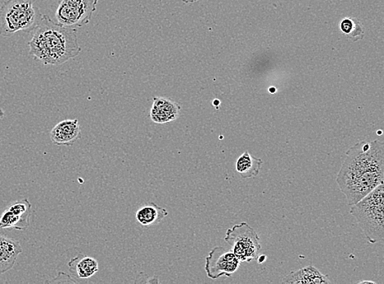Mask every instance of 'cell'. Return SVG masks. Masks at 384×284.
<instances>
[{
  "label": "cell",
  "instance_id": "obj_1",
  "mask_svg": "<svg viewBox=\"0 0 384 284\" xmlns=\"http://www.w3.org/2000/svg\"><path fill=\"white\" fill-rule=\"evenodd\" d=\"M384 180V144L360 141L346 152L337 176V183L352 207L364 198Z\"/></svg>",
  "mask_w": 384,
  "mask_h": 284
},
{
  "label": "cell",
  "instance_id": "obj_2",
  "mask_svg": "<svg viewBox=\"0 0 384 284\" xmlns=\"http://www.w3.org/2000/svg\"><path fill=\"white\" fill-rule=\"evenodd\" d=\"M29 55L44 65L59 66L82 52L76 28L63 26L43 15L29 42Z\"/></svg>",
  "mask_w": 384,
  "mask_h": 284
},
{
  "label": "cell",
  "instance_id": "obj_3",
  "mask_svg": "<svg viewBox=\"0 0 384 284\" xmlns=\"http://www.w3.org/2000/svg\"><path fill=\"white\" fill-rule=\"evenodd\" d=\"M360 229L372 244L384 237V185H378L367 196L351 207Z\"/></svg>",
  "mask_w": 384,
  "mask_h": 284
},
{
  "label": "cell",
  "instance_id": "obj_4",
  "mask_svg": "<svg viewBox=\"0 0 384 284\" xmlns=\"http://www.w3.org/2000/svg\"><path fill=\"white\" fill-rule=\"evenodd\" d=\"M37 0H7L0 8V36L10 37L20 31H32L42 14Z\"/></svg>",
  "mask_w": 384,
  "mask_h": 284
},
{
  "label": "cell",
  "instance_id": "obj_5",
  "mask_svg": "<svg viewBox=\"0 0 384 284\" xmlns=\"http://www.w3.org/2000/svg\"><path fill=\"white\" fill-rule=\"evenodd\" d=\"M224 241L241 262H251L259 257L261 248L259 235L246 222L227 230Z\"/></svg>",
  "mask_w": 384,
  "mask_h": 284
},
{
  "label": "cell",
  "instance_id": "obj_6",
  "mask_svg": "<svg viewBox=\"0 0 384 284\" xmlns=\"http://www.w3.org/2000/svg\"><path fill=\"white\" fill-rule=\"evenodd\" d=\"M98 0H59L55 17L59 24L78 28L89 24Z\"/></svg>",
  "mask_w": 384,
  "mask_h": 284
},
{
  "label": "cell",
  "instance_id": "obj_7",
  "mask_svg": "<svg viewBox=\"0 0 384 284\" xmlns=\"http://www.w3.org/2000/svg\"><path fill=\"white\" fill-rule=\"evenodd\" d=\"M240 263L231 248L215 246L206 258L205 271L212 279L231 277L240 268Z\"/></svg>",
  "mask_w": 384,
  "mask_h": 284
},
{
  "label": "cell",
  "instance_id": "obj_8",
  "mask_svg": "<svg viewBox=\"0 0 384 284\" xmlns=\"http://www.w3.org/2000/svg\"><path fill=\"white\" fill-rule=\"evenodd\" d=\"M31 216V204L27 199L14 203L0 218V229L26 230L30 226Z\"/></svg>",
  "mask_w": 384,
  "mask_h": 284
},
{
  "label": "cell",
  "instance_id": "obj_9",
  "mask_svg": "<svg viewBox=\"0 0 384 284\" xmlns=\"http://www.w3.org/2000/svg\"><path fill=\"white\" fill-rule=\"evenodd\" d=\"M82 138L78 119L64 120L51 130V141L57 146H72Z\"/></svg>",
  "mask_w": 384,
  "mask_h": 284
},
{
  "label": "cell",
  "instance_id": "obj_10",
  "mask_svg": "<svg viewBox=\"0 0 384 284\" xmlns=\"http://www.w3.org/2000/svg\"><path fill=\"white\" fill-rule=\"evenodd\" d=\"M181 106L167 97H154L150 118L156 124L174 122L180 116Z\"/></svg>",
  "mask_w": 384,
  "mask_h": 284
},
{
  "label": "cell",
  "instance_id": "obj_11",
  "mask_svg": "<svg viewBox=\"0 0 384 284\" xmlns=\"http://www.w3.org/2000/svg\"><path fill=\"white\" fill-rule=\"evenodd\" d=\"M22 253L20 242L0 235V276L13 268Z\"/></svg>",
  "mask_w": 384,
  "mask_h": 284
},
{
  "label": "cell",
  "instance_id": "obj_12",
  "mask_svg": "<svg viewBox=\"0 0 384 284\" xmlns=\"http://www.w3.org/2000/svg\"><path fill=\"white\" fill-rule=\"evenodd\" d=\"M284 283L293 284H321L331 283L329 276L322 274L316 267H307L289 273L283 279Z\"/></svg>",
  "mask_w": 384,
  "mask_h": 284
},
{
  "label": "cell",
  "instance_id": "obj_13",
  "mask_svg": "<svg viewBox=\"0 0 384 284\" xmlns=\"http://www.w3.org/2000/svg\"><path fill=\"white\" fill-rule=\"evenodd\" d=\"M68 267L72 276L79 279L90 278L98 271L97 260L82 254L70 260Z\"/></svg>",
  "mask_w": 384,
  "mask_h": 284
},
{
  "label": "cell",
  "instance_id": "obj_14",
  "mask_svg": "<svg viewBox=\"0 0 384 284\" xmlns=\"http://www.w3.org/2000/svg\"><path fill=\"white\" fill-rule=\"evenodd\" d=\"M168 216L165 208L158 206L157 204L150 203L144 205L135 214L137 222L143 227H150L160 223L164 218Z\"/></svg>",
  "mask_w": 384,
  "mask_h": 284
},
{
  "label": "cell",
  "instance_id": "obj_15",
  "mask_svg": "<svg viewBox=\"0 0 384 284\" xmlns=\"http://www.w3.org/2000/svg\"><path fill=\"white\" fill-rule=\"evenodd\" d=\"M262 163L261 158L252 156L249 152L245 151L238 157L236 171L243 179L255 178L259 174Z\"/></svg>",
  "mask_w": 384,
  "mask_h": 284
},
{
  "label": "cell",
  "instance_id": "obj_16",
  "mask_svg": "<svg viewBox=\"0 0 384 284\" xmlns=\"http://www.w3.org/2000/svg\"><path fill=\"white\" fill-rule=\"evenodd\" d=\"M340 27L341 31L353 41L362 40L364 37V31L358 20L346 18L341 21Z\"/></svg>",
  "mask_w": 384,
  "mask_h": 284
},
{
  "label": "cell",
  "instance_id": "obj_17",
  "mask_svg": "<svg viewBox=\"0 0 384 284\" xmlns=\"http://www.w3.org/2000/svg\"><path fill=\"white\" fill-rule=\"evenodd\" d=\"M266 259V257L265 255H261L260 257L257 258V262H259V264L263 263Z\"/></svg>",
  "mask_w": 384,
  "mask_h": 284
},
{
  "label": "cell",
  "instance_id": "obj_18",
  "mask_svg": "<svg viewBox=\"0 0 384 284\" xmlns=\"http://www.w3.org/2000/svg\"><path fill=\"white\" fill-rule=\"evenodd\" d=\"M184 3H194L200 1V0H181Z\"/></svg>",
  "mask_w": 384,
  "mask_h": 284
},
{
  "label": "cell",
  "instance_id": "obj_19",
  "mask_svg": "<svg viewBox=\"0 0 384 284\" xmlns=\"http://www.w3.org/2000/svg\"><path fill=\"white\" fill-rule=\"evenodd\" d=\"M220 104H221V102H220V100H215L213 101V105L215 106V108L218 109Z\"/></svg>",
  "mask_w": 384,
  "mask_h": 284
},
{
  "label": "cell",
  "instance_id": "obj_20",
  "mask_svg": "<svg viewBox=\"0 0 384 284\" xmlns=\"http://www.w3.org/2000/svg\"><path fill=\"white\" fill-rule=\"evenodd\" d=\"M269 91L270 93V94H275V92H276V88L275 87H270L269 88Z\"/></svg>",
  "mask_w": 384,
  "mask_h": 284
},
{
  "label": "cell",
  "instance_id": "obj_21",
  "mask_svg": "<svg viewBox=\"0 0 384 284\" xmlns=\"http://www.w3.org/2000/svg\"><path fill=\"white\" fill-rule=\"evenodd\" d=\"M3 116H4V111L1 109H0V119L3 118Z\"/></svg>",
  "mask_w": 384,
  "mask_h": 284
},
{
  "label": "cell",
  "instance_id": "obj_22",
  "mask_svg": "<svg viewBox=\"0 0 384 284\" xmlns=\"http://www.w3.org/2000/svg\"><path fill=\"white\" fill-rule=\"evenodd\" d=\"M359 283H376L373 281H362V282H360Z\"/></svg>",
  "mask_w": 384,
  "mask_h": 284
},
{
  "label": "cell",
  "instance_id": "obj_23",
  "mask_svg": "<svg viewBox=\"0 0 384 284\" xmlns=\"http://www.w3.org/2000/svg\"><path fill=\"white\" fill-rule=\"evenodd\" d=\"M377 134H378V136H381L382 134L381 130H379V132H377Z\"/></svg>",
  "mask_w": 384,
  "mask_h": 284
}]
</instances>
